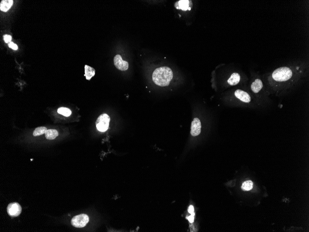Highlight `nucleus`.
I'll use <instances>...</instances> for the list:
<instances>
[{
    "instance_id": "obj_1",
    "label": "nucleus",
    "mask_w": 309,
    "mask_h": 232,
    "mask_svg": "<svg viewBox=\"0 0 309 232\" xmlns=\"http://www.w3.org/2000/svg\"><path fill=\"white\" fill-rule=\"evenodd\" d=\"M308 60L299 59L287 63L262 76L268 94L278 98L288 96L307 81Z\"/></svg>"
},
{
    "instance_id": "obj_2",
    "label": "nucleus",
    "mask_w": 309,
    "mask_h": 232,
    "mask_svg": "<svg viewBox=\"0 0 309 232\" xmlns=\"http://www.w3.org/2000/svg\"><path fill=\"white\" fill-rule=\"evenodd\" d=\"M248 86L250 93L261 109L272 104L273 101L270 95L266 90L262 76L259 72L254 70L250 71Z\"/></svg>"
},
{
    "instance_id": "obj_3",
    "label": "nucleus",
    "mask_w": 309,
    "mask_h": 232,
    "mask_svg": "<svg viewBox=\"0 0 309 232\" xmlns=\"http://www.w3.org/2000/svg\"><path fill=\"white\" fill-rule=\"evenodd\" d=\"M232 90V99L235 103L243 107L253 109H261L249 89L248 86H241Z\"/></svg>"
},
{
    "instance_id": "obj_4",
    "label": "nucleus",
    "mask_w": 309,
    "mask_h": 232,
    "mask_svg": "<svg viewBox=\"0 0 309 232\" xmlns=\"http://www.w3.org/2000/svg\"><path fill=\"white\" fill-rule=\"evenodd\" d=\"M173 77V72L170 68L161 67L154 71L152 74V80L155 84L159 86H167Z\"/></svg>"
},
{
    "instance_id": "obj_5",
    "label": "nucleus",
    "mask_w": 309,
    "mask_h": 232,
    "mask_svg": "<svg viewBox=\"0 0 309 232\" xmlns=\"http://www.w3.org/2000/svg\"><path fill=\"white\" fill-rule=\"evenodd\" d=\"M110 118L106 114L100 115L96 121L97 129L100 132H105L108 129Z\"/></svg>"
},
{
    "instance_id": "obj_6",
    "label": "nucleus",
    "mask_w": 309,
    "mask_h": 232,
    "mask_svg": "<svg viewBox=\"0 0 309 232\" xmlns=\"http://www.w3.org/2000/svg\"><path fill=\"white\" fill-rule=\"evenodd\" d=\"M89 221L88 216L84 214H80L75 216L71 220L72 226L77 228L84 227Z\"/></svg>"
},
{
    "instance_id": "obj_7",
    "label": "nucleus",
    "mask_w": 309,
    "mask_h": 232,
    "mask_svg": "<svg viewBox=\"0 0 309 232\" xmlns=\"http://www.w3.org/2000/svg\"><path fill=\"white\" fill-rule=\"evenodd\" d=\"M7 210V213L10 216L15 217L20 215L22 211V208L18 202H14L8 204Z\"/></svg>"
},
{
    "instance_id": "obj_8",
    "label": "nucleus",
    "mask_w": 309,
    "mask_h": 232,
    "mask_svg": "<svg viewBox=\"0 0 309 232\" xmlns=\"http://www.w3.org/2000/svg\"><path fill=\"white\" fill-rule=\"evenodd\" d=\"M114 64L116 68L122 71H125L128 69L129 64L124 61L120 55H117L114 57Z\"/></svg>"
},
{
    "instance_id": "obj_9",
    "label": "nucleus",
    "mask_w": 309,
    "mask_h": 232,
    "mask_svg": "<svg viewBox=\"0 0 309 232\" xmlns=\"http://www.w3.org/2000/svg\"><path fill=\"white\" fill-rule=\"evenodd\" d=\"M201 131V121L198 118H195L191 123V134L193 136H196L200 134Z\"/></svg>"
},
{
    "instance_id": "obj_10",
    "label": "nucleus",
    "mask_w": 309,
    "mask_h": 232,
    "mask_svg": "<svg viewBox=\"0 0 309 232\" xmlns=\"http://www.w3.org/2000/svg\"><path fill=\"white\" fill-rule=\"evenodd\" d=\"M175 7L177 9H181L183 11L190 10L192 7V2L188 0H181L177 2Z\"/></svg>"
},
{
    "instance_id": "obj_11",
    "label": "nucleus",
    "mask_w": 309,
    "mask_h": 232,
    "mask_svg": "<svg viewBox=\"0 0 309 232\" xmlns=\"http://www.w3.org/2000/svg\"><path fill=\"white\" fill-rule=\"evenodd\" d=\"M13 1L12 0H3L2 1L0 4V10L3 12H7L13 5Z\"/></svg>"
},
{
    "instance_id": "obj_12",
    "label": "nucleus",
    "mask_w": 309,
    "mask_h": 232,
    "mask_svg": "<svg viewBox=\"0 0 309 232\" xmlns=\"http://www.w3.org/2000/svg\"><path fill=\"white\" fill-rule=\"evenodd\" d=\"M96 71L93 68L86 65L85 66V75L87 80H90L95 76Z\"/></svg>"
},
{
    "instance_id": "obj_13",
    "label": "nucleus",
    "mask_w": 309,
    "mask_h": 232,
    "mask_svg": "<svg viewBox=\"0 0 309 232\" xmlns=\"http://www.w3.org/2000/svg\"><path fill=\"white\" fill-rule=\"evenodd\" d=\"M46 138L52 140L55 139L58 135V133L55 129H49L45 133Z\"/></svg>"
},
{
    "instance_id": "obj_14",
    "label": "nucleus",
    "mask_w": 309,
    "mask_h": 232,
    "mask_svg": "<svg viewBox=\"0 0 309 232\" xmlns=\"http://www.w3.org/2000/svg\"><path fill=\"white\" fill-rule=\"evenodd\" d=\"M58 114H61L66 117L69 116L71 115V111L69 108L67 107H61L57 110Z\"/></svg>"
},
{
    "instance_id": "obj_15",
    "label": "nucleus",
    "mask_w": 309,
    "mask_h": 232,
    "mask_svg": "<svg viewBox=\"0 0 309 232\" xmlns=\"http://www.w3.org/2000/svg\"><path fill=\"white\" fill-rule=\"evenodd\" d=\"M47 128H46V127H38V128H36V129H35L34 133H33V135L34 136L41 135L45 134L46 132H47Z\"/></svg>"
},
{
    "instance_id": "obj_16",
    "label": "nucleus",
    "mask_w": 309,
    "mask_h": 232,
    "mask_svg": "<svg viewBox=\"0 0 309 232\" xmlns=\"http://www.w3.org/2000/svg\"><path fill=\"white\" fill-rule=\"evenodd\" d=\"M253 183L252 181L248 180L244 182L242 186V189L245 191H249L253 188Z\"/></svg>"
},
{
    "instance_id": "obj_17",
    "label": "nucleus",
    "mask_w": 309,
    "mask_h": 232,
    "mask_svg": "<svg viewBox=\"0 0 309 232\" xmlns=\"http://www.w3.org/2000/svg\"><path fill=\"white\" fill-rule=\"evenodd\" d=\"M3 38L4 40L5 43H8V42H11V40H12V37H11V36L8 34H6L4 35Z\"/></svg>"
},
{
    "instance_id": "obj_18",
    "label": "nucleus",
    "mask_w": 309,
    "mask_h": 232,
    "mask_svg": "<svg viewBox=\"0 0 309 232\" xmlns=\"http://www.w3.org/2000/svg\"><path fill=\"white\" fill-rule=\"evenodd\" d=\"M8 47H9V48L12 49L14 50H17L18 49V47L17 45L16 44L13 43V42H10V43L8 44Z\"/></svg>"
},
{
    "instance_id": "obj_19",
    "label": "nucleus",
    "mask_w": 309,
    "mask_h": 232,
    "mask_svg": "<svg viewBox=\"0 0 309 232\" xmlns=\"http://www.w3.org/2000/svg\"><path fill=\"white\" fill-rule=\"evenodd\" d=\"M194 216H195L191 215V216H188V217H186V218L188 220V221H189L190 223H193V222L194 221V219H195V217Z\"/></svg>"
},
{
    "instance_id": "obj_20",
    "label": "nucleus",
    "mask_w": 309,
    "mask_h": 232,
    "mask_svg": "<svg viewBox=\"0 0 309 232\" xmlns=\"http://www.w3.org/2000/svg\"><path fill=\"white\" fill-rule=\"evenodd\" d=\"M188 211L190 214H192L194 212V207L193 205H190L188 207Z\"/></svg>"
},
{
    "instance_id": "obj_21",
    "label": "nucleus",
    "mask_w": 309,
    "mask_h": 232,
    "mask_svg": "<svg viewBox=\"0 0 309 232\" xmlns=\"http://www.w3.org/2000/svg\"><path fill=\"white\" fill-rule=\"evenodd\" d=\"M191 215H192V216H195V212H193V213H192V214H191Z\"/></svg>"
}]
</instances>
